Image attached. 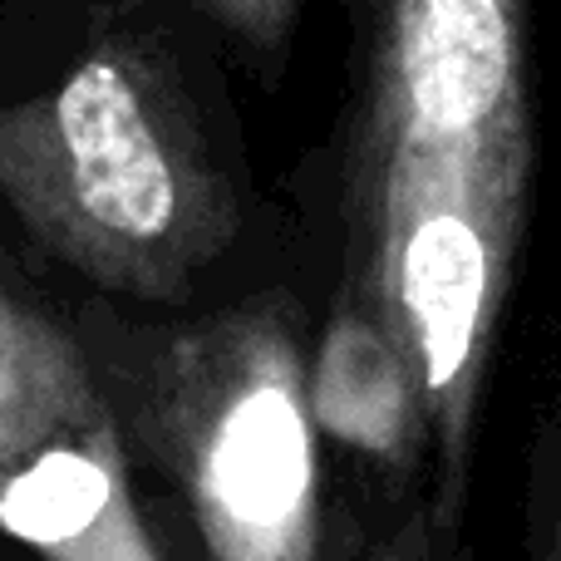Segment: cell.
I'll return each mask as SVG.
<instances>
[{
    "instance_id": "52a82bcc",
    "label": "cell",
    "mask_w": 561,
    "mask_h": 561,
    "mask_svg": "<svg viewBox=\"0 0 561 561\" xmlns=\"http://www.w3.org/2000/svg\"><path fill=\"white\" fill-rule=\"evenodd\" d=\"M310 404L325 434L379 458H404L414 428H424L404 355L365 296H355L330 320L320 359L310 369Z\"/></svg>"
},
{
    "instance_id": "277c9868",
    "label": "cell",
    "mask_w": 561,
    "mask_h": 561,
    "mask_svg": "<svg viewBox=\"0 0 561 561\" xmlns=\"http://www.w3.org/2000/svg\"><path fill=\"white\" fill-rule=\"evenodd\" d=\"M365 158L533 173L527 0H369Z\"/></svg>"
},
{
    "instance_id": "3957f363",
    "label": "cell",
    "mask_w": 561,
    "mask_h": 561,
    "mask_svg": "<svg viewBox=\"0 0 561 561\" xmlns=\"http://www.w3.org/2000/svg\"><path fill=\"white\" fill-rule=\"evenodd\" d=\"M533 173L468 158L355 163L359 296L379 310L438 454V513H454L473 444L497 306L527 222Z\"/></svg>"
},
{
    "instance_id": "30bf717a",
    "label": "cell",
    "mask_w": 561,
    "mask_h": 561,
    "mask_svg": "<svg viewBox=\"0 0 561 561\" xmlns=\"http://www.w3.org/2000/svg\"><path fill=\"white\" fill-rule=\"evenodd\" d=\"M547 561H561V542H557V552H552V557H547Z\"/></svg>"
},
{
    "instance_id": "9c48e42d",
    "label": "cell",
    "mask_w": 561,
    "mask_h": 561,
    "mask_svg": "<svg viewBox=\"0 0 561 561\" xmlns=\"http://www.w3.org/2000/svg\"><path fill=\"white\" fill-rule=\"evenodd\" d=\"M359 561H428V527H424V517L404 523L394 537H385L375 552H365Z\"/></svg>"
},
{
    "instance_id": "ba28073f",
    "label": "cell",
    "mask_w": 561,
    "mask_h": 561,
    "mask_svg": "<svg viewBox=\"0 0 561 561\" xmlns=\"http://www.w3.org/2000/svg\"><path fill=\"white\" fill-rule=\"evenodd\" d=\"M197 5L252 55H280L300 15V0H197Z\"/></svg>"
},
{
    "instance_id": "6da1fadb",
    "label": "cell",
    "mask_w": 561,
    "mask_h": 561,
    "mask_svg": "<svg viewBox=\"0 0 561 561\" xmlns=\"http://www.w3.org/2000/svg\"><path fill=\"white\" fill-rule=\"evenodd\" d=\"M0 197L45 252L138 300L187 296L237 232L183 89L134 39L0 104Z\"/></svg>"
},
{
    "instance_id": "7a4b0ae2",
    "label": "cell",
    "mask_w": 561,
    "mask_h": 561,
    "mask_svg": "<svg viewBox=\"0 0 561 561\" xmlns=\"http://www.w3.org/2000/svg\"><path fill=\"white\" fill-rule=\"evenodd\" d=\"M114 394L118 434L178 483L207 561H320V424L280 300L138 335Z\"/></svg>"
},
{
    "instance_id": "5b68a950",
    "label": "cell",
    "mask_w": 561,
    "mask_h": 561,
    "mask_svg": "<svg viewBox=\"0 0 561 561\" xmlns=\"http://www.w3.org/2000/svg\"><path fill=\"white\" fill-rule=\"evenodd\" d=\"M0 533L39 561H168L134 503L114 419L0 468Z\"/></svg>"
},
{
    "instance_id": "8992f818",
    "label": "cell",
    "mask_w": 561,
    "mask_h": 561,
    "mask_svg": "<svg viewBox=\"0 0 561 561\" xmlns=\"http://www.w3.org/2000/svg\"><path fill=\"white\" fill-rule=\"evenodd\" d=\"M104 419L114 414L89 350L0 286V468L89 434Z\"/></svg>"
}]
</instances>
